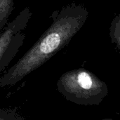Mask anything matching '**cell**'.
Masks as SVG:
<instances>
[{"label": "cell", "instance_id": "obj_1", "mask_svg": "<svg viewBox=\"0 0 120 120\" xmlns=\"http://www.w3.org/2000/svg\"><path fill=\"white\" fill-rule=\"evenodd\" d=\"M87 11L81 6H68L52 15L53 22L34 45L2 76L0 88L12 86L44 65L65 46L82 28Z\"/></svg>", "mask_w": 120, "mask_h": 120}, {"label": "cell", "instance_id": "obj_2", "mask_svg": "<svg viewBox=\"0 0 120 120\" xmlns=\"http://www.w3.org/2000/svg\"><path fill=\"white\" fill-rule=\"evenodd\" d=\"M57 88L67 101L84 105H100L108 94L106 84L84 68L64 73Z\"/></svg>", "mask_w": 120, "mask_h": 120}, {"label": "cell", "instance_id": "obj_3", "mask_svg": "<svg viewBox=\"0 0 120 120\" xmlns=\"http://www.w3.org/2000/svg\"><path fill=\"white\" fill-rule=\"evenodd\" d=\"M32 15L30 9L25 7L0 32V73L9 65L23 45Z\"/></svg>", "mask_w": 120, "mask_h": 120}, {"label": "cell", "instance_id": "obj_4", "mask_svg": "<svg viewBox=\"0 0 120 120\" xmlns=\"http://www.w3.org/2000/svg\"><path fill=\"white\" fill-rule=\"evenodd\" d=\"M14 8L13 0H0V32L8 25L9 16Z\"/></svg>", "mask_w": 120, "mask_h": 120}, {"label": "cell", "instance_id": "obj_5", "mask_svg": "<svg viewBox=\"0 0 120 120\" xmlns=\"http://www.w3.org/2000/svg\"><path fill=\"white\" fill-rule=\"evenodd\" d=\"M0 120H27L15 108H0Z\"/></svg>", "mask_w": 120, "mask_h": 120}, {"label": "cell", "instance_id": "obj_6", "mask_svg": "<svg viewBox=\"0 0 120 120\" xmlns=\"http://www.w3.org/2000/svg\"><path fill=\"white\" fill-rule=\"evenodd\" d=\"M111 38L113 43L116 44L120 53V15L113 21L111 27Z\"/></svg>", "mask_w": 120, "mask_h": 120}, {"label": "cell", "instance_id": "obj_7", "mask_svg": "<svg viewBox=\"0 0 120 120\" xmlns=\"http://www.w3.org/2000/svg\"></svg>", "mask_w": 120, "mask_h": 120}]
</instances>
